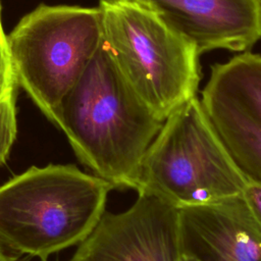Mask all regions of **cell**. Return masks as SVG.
<instances>
[{
    "label": "cell",
    "mask_w": 261,
    "mask_h": 261,
    "mask_svg": "<svg viewBox=\"0 0 261 261\" xmlns=\"http://www.w3.org/2000/svg\"><path fill=\"white\" fill-rule=\"evenodd\" d=\"M182 258L261 261V230L242 196L178 209Z\"/></svg>",
    "instance_id": "9"
},
{
    "label": "cell",
    "mask_w": 261,
    "mask_h": 261,
    "mask_svg": "<svg viewBox=\"0 0 261 261\" xmlns=\"http://www.w3.org/2000/svg\"><path fill=\"white\" fill-rule=\"evenodd\" d=\"M178 209L139 192L119 213L104 212L77 246L72 261H181Z\"/></svg>",
    "instance_id": "7"
},
{
    "label": "cell",
    "mask_w": 261,
    "mask_h": 261,
    "mask_svg": "<svg viewBox=\"0 0 261 261\" xmlns=\"http://www.w3.org/2000/svg\"><path fill=\"white\" fill-rule=\"evenodd\" d=\"M124 1L138 2L153 10L191 41L200 54L213 49L242 52L261 39V0Z\"/></svg>",
    "instance_id": "8"
},
{
    "label": "cell",
    "mask_w": 261,
    "mask_h": 261,
    "mask_svg": "<svg viewBox=\"0 0 261 261\" xmlns=\"http://www.w3.org/2000/svg\"><path fill=\"white\" fill-rule=\"evenodd\" d=\"M242 197L261 230V185L248 182L242 193Z\"/></svg>",
    "instance_id": "12"
},
{
    "label": "cell",
    "mask_w": 261,
    "mask_h": 261,
    "mask_svg": "<svg viewBox=\"0 0 261 261\" xmlns=\"http://www.w3.org/2000/svg\"><path fill=\"white\" fill-rule=\"evenodd\" d=\"M102 42L142 101L162 120L196 97L197 47L153 10L134 1H103Z\"/></svg>",
    "instance_id": "3"
},
{
    "label": "cell",
    "mask_w": 261,
    "mask_h": 261,
    "mask_svg": "<svg viewBox=\"0 0 261 261\" xmlns=\"http://www.w3.org/2000/svg\"><path fill=\"white\" fill-rule=\"evenodd\" d=\"M181 261H194V260H192V259H188V258H182V259H181Z\"/></svg>",
    "instance_id": "14"
},
{
    "label": "cell",
    "mask_w": 261,
    "mask_h": 261,
    "mask_svg": "<svg viewBox=\"0 0 261 261\" xmlns=\"http://www.w3.org/2000/svg\"><path fill=\"white\" fill-rule=\"evenodd\" d=\"M101 43L99 6L41 4L7 36L16 85L58 125L64 98Z\"/></svg>",
    "instance_id": "5"
},
{
    "label": "cell",
    "mask_w": 261,
    "mask_h": 261,
    "mask_svg": "<svg viewBox=\"0 0 261 261\" xmlns=\"http://www.w3.org/2000/svg\"><path fill=\"white\" fill-rule=\"evenodd\" d=\"M200 102L237 168L261 185V55L214 64Z\"/></svg>",
    "instance_id": "6"
},
{
    "label": "cell",
    "mask_w": 261,
    "mask_h": 261,
    "mask_svg": "<svg viewBox=\"0 0 261 261\" xmlns=\"http://www.w3.org/2000/svg\"><path fill=\"white\" fill-rule=\"evenodd\" d=\"M0 261H15V258H11L9 255L5 253L1 243H0Z\"/></svg>",
    "instance_id": "13"
},
{
    "label": "cell",
    "mask_w": 261,
    "mask_h": 261,
    "mask_svg": "<svg viewBox=\"0 0 261 261\" xmlns=\"http://www.w3.org/2000/svg\"><path fill=\"white\" fill-rule=\"evenodd\" d=\"M69 261H72V260H71V259H70V260H69Z\"/></svg>",
    "instance_id": "15"
},
{
    "label": "cell",
    "mask_w": 261,
    "mask_h": 261,
    "mask_svg": "<svg viewBox=\"0 0 261 261\" xmlns=\"http://www.w3.org/2000/svg\"><path fill=\"white\" fill-rule=\"evenodd\" d=\"M247 184L194 97L164 120L143 158L136 191L180 209L242 196Z\"/></svg>",
    "instance_id": "4"
},
{
    "label": "cell",
    "mask_w": 261,
    "mask_h": 261,
    "mask_svg": "<svg viewBox=\"0 0 261 261\" xmlns=\"http://www.w3.org/2000/svg\"><path fill=\"white\" fill-rule=\"evenodd\" d=\"M15 87L16 81L8 51L7 36L2 27L0 9V99L15 91Z\"/></svg>",
    "instance_id": "11"
},
{
    "label": "cell",
    "mask_w": 261,
    "mask_h": 261,
    "mask_svg": "<svg viewBox=\"0 0 261 261\" xmlns=\"http://www.w3.org/2000/svg\"><path fill=\"white\" fill-rule=\"evenodd\" d=\"M16 133L15 91H13L0 99V166L5 163L9 155Z\"/></svg>",
    "instance_id": "10"
},
{
    "label": "cell",
    "mask_w": 261,
    "mask_h": 261,
    "mask_svg": "<svg viewBox=\"0 0 261 261\" xmlns=\"http://www.w3.org/2000/svg\"><path fill=\"white\" fill-rule=\"evenodd\" d=\"M164 120L135 93L103 42L62 102L58 126L76 157L113 189L136 190Z\"/></svg>",
    "instance_id": "1"
},
{
    "label": "cell",
    "mask_w": 261,
    "mask_h": 261,
    "mask_svg": "<svg viewBox=\"0 0 261 261\" xmlns=\"http://www.w3.org/2000/svg\"><path fill=\"white\" fill-rule=\"evenodd\" d=\"M111 190L71 164L32 166L0 187V243L46 261L91 233Z\"/></svg>",
    "instance_id": "2"
}]
</instances>
